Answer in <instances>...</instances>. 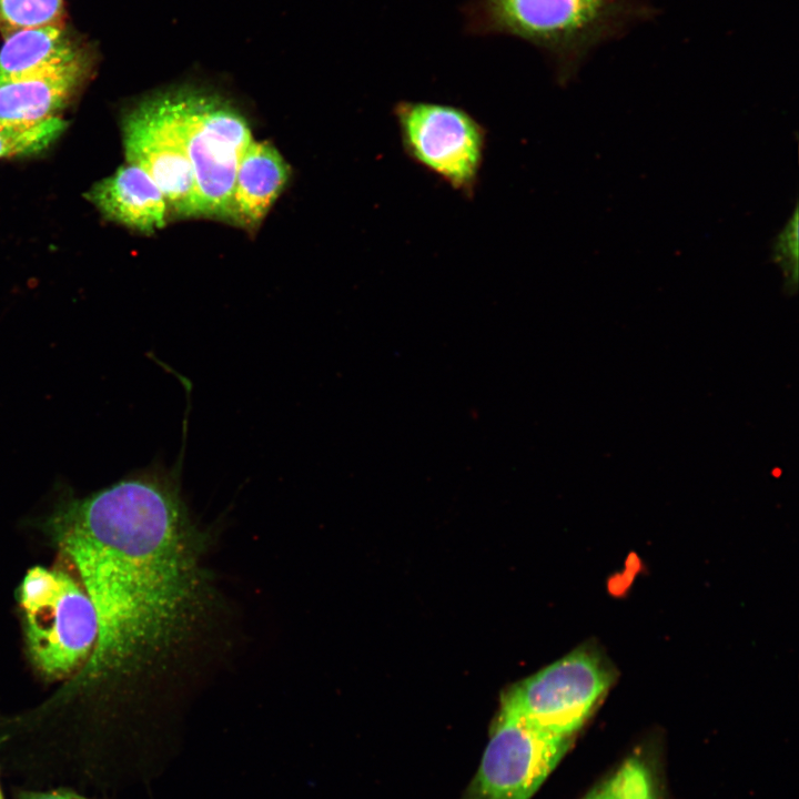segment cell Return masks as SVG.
<instances>
[{
  "mask_svg": "<svg viewBox=\"0 0 799 799\" xmlns=\"http://www.w3.org/2000/svg\"><path fill=\"white\" fill-rule=\"evenodd\" d=\"M48 532L75 568L99 631L81 674L87 680L129 675L172 648L205 604L200 567L161 568L58 510Z\"/></svg>",
  "mask_w": 799,
  "mask_h": 799,
  "instance_id": "1",
  "label": "cell"
},
{
  "mask_svg": "<svg viewBox=\"0 0 799 799\" xmlns=\"http://www.w3.org/2000/svg\"><path fill=\"white\" fill-rule=\"evenodd\" d=\"M641 10L639 0H467L462 13L468 34L524 41L566 83L597 44L620 33Z\"/></svg>",
  "mask_w": 799,
  "mask_h": 799,
  "instance_id": "2",
  "label": "cell"
},
{
  "mask_svg": "<svg viewBox=\"0 0 799 799\" xmlns=\"http://www.w3.org/2000/svg\"><path fill=\"white\" fill-rule=\"evenodd\" d=\"M18 598L36 669L61 679L83 668L99 631L95 609L83 587L61 569L34 566L23 577Z\"/></svg>",
  "mask_w": 799,
  "mask_h": 799,
  "instance_id": "3",
  "label": "cell"
},
{
  "mask_svg": "<svg viewBox=\"0 0 799 799\" xmlns=\"http://www.w3.org/2000/svg\"><path fill=\"white\" fill-rule=\"evenodd\" d=\"M392 113L407 159L473 199L485 159L486 128L466 109L441 102L400 100Z\"/></svg>",
  "mask_w": 799,
  "mask_h": 799,
  "instance_id": "4",
  "label": "cell"
},
{
  "mask_svg": "<svg viewBox=\"0 0 799 799\" xmlns=\"http://www.w3.org/2000/svg\"><path fill=\"white\" fill-rule=\"evenodd\" d=\"M615 671L596 647H579L513 686L500 707L552 735L574 739L610 688Z\"/></svg>",
  "mask_w": 799,
  "mask_h": 799,
  "instance_id": "5",
  "label": "cell"
},
{
  "mask_svg": "<svg viewBox=\"0 0 799 799\" xmlns=\"http://www.w3.org/2000/svg\"><path fill=\"white\" fill-rule=\"evenodd\" d=\"M184 103L195 215L231 220L237 168L253 141L250 127L219 94L185 87Z\"/></svg>",
  "mask_w": 799,
  "mask_h": 799,
  "instance_id": "6",
  "label": "cell"
},
{
  "mask_svg": "<svg viewBox=\"0 0 799 799\" xmlns=\"http://www.w3.org/2000/svg\"><path fill=\"white\" fill-rule=\"evenodd\" d=\"M122 133L128 163L146 172L176 214L195 215L186 152L184 88L141 101L124 117Z\"/></svg>",
  "mask_w": 799,
  "mask_h": 799,
  "instance_id": "7",
  "label": "cell"
},
{
  "mask_svg": "<svg viewBox=\"0 0 799 799\" xmlns=\"http://www.w3.org/2000/svg\"><path fill=\"white\" fill-rule=\"evenodd\" d=\"M572 741L500 707L479 767L461 799H530Z\"/></svg>",
  "mask_w": 799,
  "mask_h": 799,
  "instance_id": "8",
  "label": "cell"
},
{
  "mask_svg": "<svg viewBox=\"0 0 799 799\" xmlns=\"http://www.w3.org/2000/svg\"><path fill=\"white\" fill-rule=\"evenodd\" d=\"M87 198L109 220L142 233L166 223L168 203L155 182L136 165L120 166L95 183Z\"/></svg>",
  "mask_w": 799,
  "mask_h": 799,
  "instance_id": "9",
  "label": "cell"
},
{
  "mask_svg": "<svg viewBox=\"0 0 799 799\" xmlns=\"http://www.w3.org/2000/svg\"><path fill=\"white\" fill-rule=\"evenodd\" d=\"M290 166L267 141L245 150L235 176L231 220L247 226L259 224L282 193Z\"/></svg>",
  "mask_w": 799,
  "mask_h": 799,
  "instance_id": "10",
  "label": "cell"
},
{
  "mask_svg": "<svg viewBox=\"0 0 799 799\" xmlns=\"http://www.w3.org/2000/svg\"><path fill=\"white\" fill-rule=\"evenodd\" d=\"M82 59L62 69L0 85V125L31 127L64 107L83 74Z\"/></svg>",
  "mask_w": 799,
  "mask_h": 799,
  "instance_id": "11",
  "label": "cell"
},
{
  "mask_svg": "<svg viewBox=\"0 0 799 799\" xmlns=\"http://www.w3.org/2000/svg\"><path fill=\"white\" fill-rule=\"evenodd\" d=\"M81 60L62 26L18 30L0 49V85L39 77Z\"/></svg>",
  "mask_w": 799,
  "mask_h": 799,
  "instance_id": "12",
  "label": "cell"
},
{
  "mask_svg": "<svg viewBox=\"0 0 799 799\" xmlns=\"http://www.w3.org/2000/svg\"><path fill=\"white\" fill-rule=\"evenodd\" d=\"M583 799H660L656 776L641 757L625 760Z\"/></svg>",
  "mask_w": 799,
  "mask_h": 799,
  "instance_id": "13",
  "label": "cell"
},
{
  "mask_svg": "<svg viewBox=\"0 0 799 799\" xmlns=\"http://www.w3.org/2000/svg\"><path fill=\"white\" fill-rule=\"evenodd\" d=\"M63 0H0V29L18 30L62 26Z\"/></svg>",
  "mask_w": 799,
  "mask_h": 799,
  "instance_id": "14",
  "label": "cell"
},
{
  "mask_svg": "<svg viewBox=\"0 0 799 799\" xmlns=\"http://www.w3.org/2000/svg\"><path fill=\"white\" fill-rule=\"evenodd\" d=\"M67 122L50 118L31 127L0 125V159L38 153L64 131Z\"/></svg>",
  "mask_w": 799,
  "mask_h": 799,
  "instance_id": "15",
  "label": "cell"
},
{
  "mask_svg": "<svg viewBox=\"0 0 799 799\" xmlns=\"http://www.w3.org/2000/svg\"><path fill=\"white\" fill-rule=\"evenodd\" d=\"M771 257L781 270L783 289L787 293H796L798 284V208L785 226L780 230L772 244Z\"/></svg>",
  "mask_w": 799,
  "mask_h": 799,
  "instance_id": "16",
  "label": "cell"
},
{
  "mask_svg": "<svg viewBox=\"0 0 799 799\" xmlns=\"http://www.w3.org/2000/svg\"><path fill=\"white\" fill-rule=\"evenodd\" d=\"M13 799H104L70 787L18 788Z\"/></svg>",
  "mask_w": 799,
  "mask_h": 799,
  "instance_id": "17",
  "label": "cell"
},
{
  "mask_svg": "<svg viewBox=\"0 0 799 799\" xmlns=\"http://www.w3.org/2000/svg\"><path fill=\"white\" fill-rule=\"evenodd\" d=\"M0 771H1V770H0ZM0 799H6V797H4V795H3V790H2V788H1V783H0Z\"/></svg>",
  "mask_w": 799,
  "mask_h": 799,
  "instance_id": "18",
  "label": "cell"
}]
</instances>
